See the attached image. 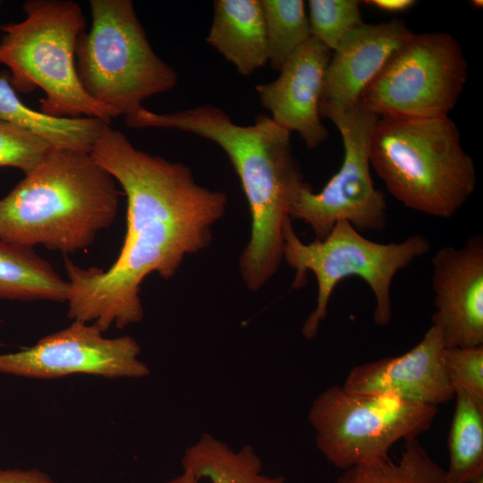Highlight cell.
<instances>
[{
	"label": "cell",
	"instance_id": "1",
	"mask_svg": "<svg viewBox=\"0 0 483 483\" xmlns=\"http://www.w3.org/2000/svg\"><path fill=\"white\" fill-rule=\"evenodd\" d=\"M90 154L123 190L127 229L121 251L106 270L83 268L65 257L67 316L105 332L142 320L144 279L152 273L170 279L186 256L208 248L228 198L199 184L184 164L138 149L109 123Z\"/></svg>",
	"mask_w": 483,
	"mask_h": 483
},
{
	"label": "cell",
	"instance_id": "2",
	"mask_svg": "<svg viewBox=\"0 0 483 483\" xmlns=\"http://www.w3.org/2000/svg\"><path fill=\"white\" fill-rule=\"evenodd\" d=\"M131 128L174 129L217 144L229 157L251 216L250 240L240 259L241 276L250 291L261 289L283 260L284 225L300 191L308 185L295 157L291 132L262 114L241 125L220 107L206 104L171 113L140 106L125 116Z\"/></svg>",
	"mask_w": 483,
	"mask_h": 483
},
{
	"label": "cell",
	"instance_id": "3",
	"mask_svg": "<svg viewBox=\"0 0 483 483\" xmlns=\"http://www.w3.org/2000/svg\"><path fill=\"white\" fill-rule=\"evenodd\" d=\"M116 181L88 152L53 148L0 199V239L75 253L117 214Z\"/></svg>",
	"mask_w": 483,
	"mask_h": 483
},
{
	"label": "cell",
	"instance_id": "4",
	"mask_svg": "<svg viewBox=\"0 0 483 483\" xmlns=\"http://www.w3.org/2000/svg\"><path fill=\"white\" fill-rule=\"evenodd\" d=\"M370 165L404 207L437 218L453 216L473 194L477 173L449 115L378 117Z\"/></svg>",
	"mask_w": 483,
	"mask_h": 483
},
{
	"label": "cell",
	"instance_id": "5",
	"mask_svg": "<svg viewBox=\"0 0 483 483\" xmlns=\"http://www.w3.org/2000/svg\"><path fill=\"white\" fill-rule=\"evenodd\" d=\"M25 19L0 26V64L21 93L41 89L40 111L55 117L80 115L107 123L114 118L85 91L76 67V47L85 30L80 5L72 0H29Z\"/></svg>",
	"mask_w": 483,
	"mask_h": 483
},
{
	"label": "cell",
	"instance_id": "6",
	"mask_svg": "<svg viewBox=\"0 0 483 483\" xmlns=\"http://www.w3.org/2000/svg\"><path fill=\"white\" fill-rule=\"evenodd\" d=\"M91 28L79 37L78 76L87 94L126 116L148 97L171 90L177 72L153 50L131 0H90Z\"/></svg>",
	"mask_w": 483,
	"mask_h": 483
},
{
	"label": "cell",
	"instance_id": "7",
	"mask_svg": "<svg viewBox=\"0 0 483 483\" xmlns=\"http://www.w3.org/2000/svg\"><path fill=\"white\" fill-rule=\"evenodd\" d=\"M283 236V259L295 270L292 288L306 284L309 271L315 275L318 283L315 309L301 328L308 340L317 335L327 314L334 289L350 276L361 278L373 292L375 323L380 326L388 325L393 314L391 284L395 275L431 250L430 241L421 233L400 242L380 243L363 236L347 221H338L325 239L305 243L295 233L290 218Z\"/></svg>",
	"mask_w": 483,
	"mask_h": 483
},
{
	"label": "cell",
	"instance_id": "8",
	"mask_svg": "<svg viewBox=\"0 0 483 483\" xmlns=\"http://www.w3.org/2000/svg\"><path fill=\"white\" fill-rule=\"evenodd\" d=\"M437 413L436 406L393 394H352L336 384L317 395L308 419L319 452L344 470L389 457L397 442L429 430Z\"/></svg>",
	"mask_w": 483,
	"mask_h": 483
},
{
	"label": "cell",
	"instance_id": "9",
	"mask_svg": "<svg viewBox=\"0 0 483 483\" xmlns=\"http://www.w3.org/2000/svg\"><path fill=\"white\" fill-rule=\"evenodd\" d=\"M468 62L448 32L413 33L363 90L359 106L381 116L448 115L464 90Z\"/></svg>",
	"mask_w": 483,
	"mask_h": 483
},
{
	"label": "cell",
	"instance_id": "10",
	"mask_svg": "<svg viewBox=\"0 0 483 483\" xmlns=\"http://www.w3.org/2000/svg\"><path fill=\"white\" fill-rule=\"evenodd\" d=\"M320 114L338 130L343 147L339 170L320 191L308 184L299 193L291 219L301 220L316 239H325L338 221H347L359 232L381 231L387 224L385 193L377 189L371 176L370 138L378 117L362 109L324 108Z\"/></svg>",
	"mask_w": 483,
	"mask_h": 483
},
{
	"label": "cell",
	"instance_id": "11",
	"mask_svg": "<svg viewBox=\"0 0 483 483\" xmlns=\"http://www.w3.org/2000/svg\"><path fill=\"white\" fill-rule=\"evenodd\" d=\"M96 326L80 321L16 352L0 353V373L37 379L73 374L107 378H141L148 366L139 359L140 346L131 336L107 338Z\"/></svg>",
	"mask_w": 483,
	"mask_h": 483
},
{
	"label": "cell",
	"instance_id": "12",
	"mask_svg": "<svg viewBox=\"0 0 483 483\" xmlns=\"http://www.w3.org/2000/svg\"><path fill=\"white\" fill-rule=\"evenodd\" d=\"M432 326L445 347L483 345V236L459 248L445 246L431 258Z\"/></svg>",
	"mask_w": 483,
	"mask_h": 483
},
{
	"label": "cell",
	"instance_id": "13",
	"mask_svg": "<svg viewBox=\"0 0 483 483\" xmlns=\"http://www.w3.org/2000/svg\"><path fill=\"white\" fill-rule=\"evenodd\" d=\"M331 55V50L311 37L287 60L275 80L256 87L270 118L289 132H297L310 149L329 136L319 107Z\"/></svg>",
	"mask_w": 483,
	"mask_h": 483
},
{
	"label": "cell",
	"instance_id": "14",
	"mask_svg": "<svg viewBox=\"0 0 483 483\" xmlns=\"http://www.w3.org/2000/svg\"><path fill=\"white\" fill-rule=\"evenodd\" d=\"M445 348L440 330L431 326L405 353L354 366L342 386L352 394H393L438 407L454 397L443 365Z\"/></svg>",
	"mask_w": 483,
	"mask_h": 483
},
{
	"label": "cell",
	"instance_id": "15",
	"mask_svg": "<svg viewBox=\"0 0 483 483\" xmlns=\"http://www.w3.org/2000/svg\"><path fill=\"white\" fill-rule=\"evenodd\" d=\"M414 32L401 20L363 23L332 52L319 110L347 109L360 97L393 53Z\"/></svg>",
	"mask_w": 483,
	"mask_h": 483
},
{
	"label": "cell",
	"instance_id": "16",
	"mask_svg": "<svg viewBox=\"0 0 483 483\" xmlns=\"http://www.w3.org/2000/svg\"><path fill=\"white\" fill-rule=\"evenodd\" d=\"M207 42L242 76L267 63V44L260 0H216Z\"/></svg>",
	"mask_w": 483,
	"mask_h": 483
},
{
	"label": "cell",
	"instance_id": "17",
	"mask_svg": "<svg viewBox=\"0 0 483 483\" xmlns=\"http://www.w3.org/2000/svg\"><path fill=\"white\" fill-rule=\"evenodd\" d=\"M0 120L41 137L54 148L88 153L107 123L95 117H55L30 108L17 96L6 72L0 74Z\"/></svg>",
	"mask_w": 483,
	"mask_h": 483
},
{
	"label": "cell",
	"instance_id": "18",
	"mask_svg": "<svg viewBox=\"0 0 483 483\" xmlns=\"http://www.w3.org/2000/svg\"><path fill=\"white\" fill-rule=\"evenodd\" d=\"M183 471L211 483H285L284 476L263 473L261 459L250 445L233 450L229 445L205 433L184 451Z\"/></svg>",
	"mask_w": 483,
	"mask_h": 483
},
{
	"label": "cell",
	"instance_id": "19",
	"mask_svg": "<svg viewBox=\"0 0 483 483\" xmlns=\"http://www.w3.org/2000/svg\"><path fill=\"white\" fill-rule=\"evenodd\" d=\"M69 282L33 249L0 239V300L66 301Z\"/></svg>",
	"mask_w": 483,
	"mask_h": 483
},
{
	"label": "cell",
	"instance_id": "20",
	"mask_svg": "<svg viewBox=\"0 0 483 483\" xmlns=\"http://www.w3.org/2000/svg\"><path fill=\"white\" fill-rule=\"evenodd\" d=\"M455 405L448 435V483H473L483 475V402L463 392Z\"/></svg>",
	"mask_w": 483,
	"mask_h": 483
},
{
	"label": "cell",
	"instance_id": "21",
	"mask_svg": "<svg viewBox=\"0 0 483 483\" xmlns=\"http://www.w3.org/2000/svg\"><path fill=\"white\" fill-rule=\"evenodd\" d=\"M336 483H448L445 470L418 438L404 441L397 459L360 464L343 470Z\"/></svg>",
	"mask_w": 483,
	"mask_h": 483
},
{
	"label": "cell",
	"instance_id": "22",
	"mask_svg": "<svg viewBox=\"0 0 483 483\" xmlns=\"http://www.w3.org/2000/svg\"><path fill=\"white\" fill-rule=\"evenodd\" d=\"M267 44V62L280 71L292 54L311 38L302 0H260Z\"/></svg>",
	"mask_w": 483,
	"mask_h": 483
},
{
	"label": "cell",
	"instance_id": "23",
	"mask_svg": "<svg viewBox=\"0 0 483 483\" xmlns=\"http://www.w3.org/2000/svg\"><path fill=\"white\" fill-rule=\"evenodd\" d=\"M311 37L334 52L364 21L358 0H309Z\"/></svg>",
	"mask_w": 483,
	"mask_h": 483
},
{
	"label": "cell",
	"instance_id": "24",
	"mask_svg": "<svg viewBox=\"0 0 483 483\" xmlns=\"http://www.w3.org/2000/svg\"><path fill=\"white\" fill-rule=\"evenodd\" d=\"M53 148L41 137L0 120V167H14L28 174Z\"/></svg>",
	"mask_w": 483,
	"mask_h": 483
},
{
	"label": "cell",
	"instance_id": "25",
	"mask_svg": "<svg viewBox=\"0 0 483 483\" xmlns=\"http://www.w3.org/2000/svg\"><path fill=\"white\" fill-rule=\"evenodd\" d=\"M442 360L453 393L463 392L483 402V345L445 347Z\"/></svg>",
	"mask_w": 483,
	"mask_h": 483
},
{
	"label": "cell",
	"instance_id": "26",
	"mask_svg": "<svg viewBox=\"0 0 483 483\" xmlns=\"http://www.w3.org/2000/svg\"><path fill=\"white\" fill-rule=\"evenodd\" d=\"M0 483H56L42 470H0Z\"/></svg>",
	"mask_w": 483,
	"mask_h": 483
},
{
	"label": "cell",
	"instance_id": "27",
	"mask_svg": "<svg viewBox=\"0 0 483 483\" xmlns=\"http://www.w3.org/2000/svg\"><path fill=\"white\" fill-rule=\"evenodd\" d=\"M367 5L390 13H402L410 10L416 4L414 0H366Z\"/></svg>",
	"mask_w": 483,
	"mask_h": 483
},
{
	"label": "cell",
	"instance_id": "28",
	"mask_svg": "<svg viewBox=\"0 0 483 483\" xmlns=\"http://www.w3.org/2000/svg\"><path fill=\"white\" fill-rule=\"evenodd\" d=\"M199 479H198L191 473L182 470V472L180 475L169 479L168 481L165 483H199Z\"/></svg>",
	"mask_w": 483,
	"mask_h": 483
},
{
	"label": "cell",
	"instance_id": "29",
	"mask_svg": "<svg viewBox=\"0 0 483 483\" xmlns=\"http://www.w3.org/2000/svg\"><path fill=\"white\" fill-rule=\"evenodd\" d=\"M471 4L479 9L483 6V2L481 0H472Z\"/></svg>",
	"mask_w": 483,
	"mask_h": 483
},
{
	"label": "cell",
	"instance_id": "30",
	"mask_svg": "<svg viewBox=\"0 0 483 483\" xmlns=\"http://www.w3.org/2000/svg\"><path fill=\"white\" fill-rule=\"evenodd\" d=\"M473 483H483V475L478 478Z\"/></svg>",
	"mask_w": 483,
	"mask_h": 483
},
{
	"label": "cell",
	"instance_id": "31",
	"mask_svg": "<svg viewBox=\"0 0 483 483\" xmlns=\"http://www.w3.org/2000/svg\"><path fill=\"white\" fill-rule=\"evenodd\" d=\"M2 345H3V343L0 342V346H2Z\"/></svg>",
	"mask_w": 483,
	"mask_h": 483
}]
</instances>
